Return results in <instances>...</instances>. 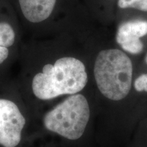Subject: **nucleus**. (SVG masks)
Returning a JSON list of instances; mask_svg holds the SVG:
<instances>
[{"instance_id": "obj_1", "label": "nucleus", "mask_w": 147, "mask_h": 147, "mask_svg": "<svg viewBox=\"0 0 147 147\" xmlns=\"http://www.w3.org/2000/svg\"><path fill=\"white\" fill-rule=\"evenodd\" d=\"M87 74L81 61L65 57L47 64L33 78L32 90L38 99L48 100L81 91L87 83Z\"/></svg>"}, {"instance_id": "obj_2", "label": "nucleus", "mask_w": 147, "mask_h": 147, "mask_svg": "<svg viewBox=\"0 0 147 147\" xmlns=\"http://www.w3.org/2000/svg\"><path fill=\"white\" fill-rule=\"evenodd\" d=\"M94 76L98 89L106 98L123 100L131 87L133 65L129 57L119 49L102 51L94 65Z\"/></svg>"}, {"instance_id": "obj_3", "label": "nucleus", "mask_w": 147, "mask_h": 147, "mask_svg": "<svg viewBox=\"0 0 147 147\" xmlns=\"http://www.w3.org/2000/svg\"><path fill=\"white\" fill-rule=\"evenodd\" d=\"M90 108L86 97L74 94L47 113L44 125L49 131L71 140L83 135L89 121Z\"/></svg>"}, {"instance_id": "obj_4", "label": "nucleus", "mask_w": 147, "mask_h": 147, "mask_svg": "<svg viewBox=\"0 0 147 147\" xmlns=\"http://www.w3.org/2000/svg\"><path fill=\"white\" fill-rule=\"evenodd\" d=\"M25 119L12 101L0 99V145L16 147L21 140Z\"/></svg>"}, {"instance_id": "obj_5", "label": "nucleus", "mask_w": 147, "mask_h": 147, "mask_svg": "<svg viewBox=\"0 0 147 147\" xmlns=\"http://www.w3.org/2000/svg\"><path fill=\"white\" fill-rule=\"evenodd\" d=\"M147 34V21L136 20L125 22L119 26L117 33V43L127 52L139 54L144 48L140 38Z\"/></svg>"}, {"instance_id": "obj_6", "label": "nucleus", "mask_w": 147, "mask_h": 147, "mask_svg": "<svg viewBox=\"0 0 147 147\" xmlns=\"http://www.w3.org/2000/svg\"><path fill=\"white\" fill-rule=\"evenodd\" d=\"M57 0H18L23 16L31 23L47 20L52 14Z\"/></svg>"}, {"instance_id": "obj_7", "label": "nucleus", "mask_w": 147, "mask_h": 147, "mask_svg": "<svg viewBox=\"0 0 147 147\" xmlns=\"http://www.w3.org/2000/svg\"><path fill=\"white\" fill-rule=\"evenodd\" d=\"M15 38L16 34L12 25L6 22H0V47H12Z\"/></svg>"}, {"instance_id": "obj_8", "label": "nucleus", "mask_w": 147, "mask_h": 147, "mask_svg": "<svg viewBox=\"0 0 147 147\" xmlns=\"http://www.w3.org/2000/svg\"><path fill=\"white\" fill-rule=\"evenodd\" d=\"M118 5L121 8H132L147 12V0H119Z\"/></svg>"}, {"instance_id": "obj_9", "label": "nucleus", "mask_w": 147, "mask_h": 147, "mask_svg": "<svg viewBox=\"0 0 147 147\" xmlns=\"http://www.w3.org/2000/svg\"><path fill=\"white\" fill-rule=\"evenodd\" d=\"M145 61L147 63V55ZM134 88L138 92H147V74L140 75L138 78L136 79L134 82Z\"/></svg>"}, {"instance_id": "obj_10", "label": "nucleus", "mask_w": 147, "mask_h": 147, "mask_svg": "<svg viewBox=\"0 0 147 147\" xmlns=\"http://www.w3.org/2000/svg\"><path fill=\"white\" fill-rule=\"evenodd\" d=\"M9 50L8 48L0 47V64L3 63L8 57Z\"/></svg>"}]
</instances>
